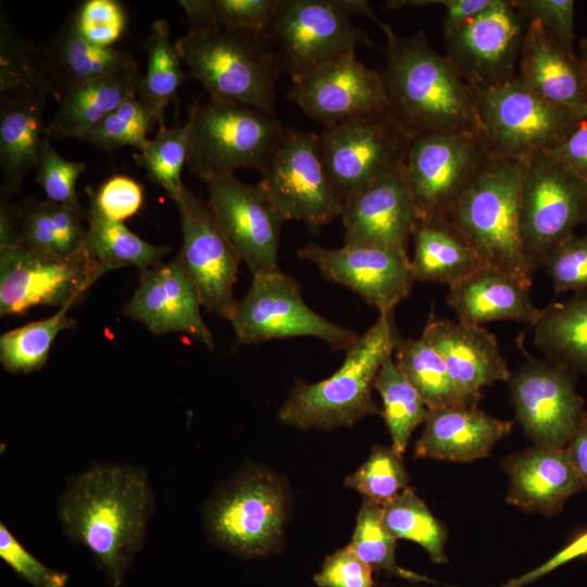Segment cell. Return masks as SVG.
I'll return each instance as SVG.
<instances>
[{"mask_svg": "<svg viewBox=\"0 0 587 587\" xmlns=\"http://www.w3.org/2000/svg\"><path fill=\"white\" fill-rule=\"evenodd\" d=\"M84 213L83 208L29 198L21 208L17 246L59 257L78 254L85 251Z\"/></svg>", "mask_w": 587, "mask_h": 587, "instance_id": "836d02e7", "label": "cell"}, {"mask_svg": "<svg viewBox=\"0 0 587 587\" xmlns=\"http://www.w3.org/2000/svg\"><path fill=\"white\" fill-rule=\"evenodd\" d=\"M280 0H180L190 26L266 33Z\"/></svg>", "mask_w": 587, "mask_h": 587, "instance_id": "60d3db41", "label": "cell"}, {"mask_svg": "<svg viewBox=\"0 0 587 587\" xmlns=\"http://www.w3.org/2000/svg\"><path fill=\"white\" fill-rule=\"evenodd\" d=\"M208 205L224 236L252 276L278 271L280 228L285 221L264 190L234 173L210 175Z\"/></svg>", "mask_w": 587, "mask_h": 587, "instance_id": "ac0fdd59", "label": "cell"}, {"mask_svg": "<svg viewBox=\"0 0 587 587\" xmlns=\"http://www.w3.org/2000/svg\"><path fill=\"white\" fill-rule=\"evenodd\" d=\"M351 16L347 0H280L267 35L291 82L359 45L376 47Z\"/></svg>", "mask_w": 587, "mask_h": 587, "instance_id": "7c38bea8", "label": "cell"}, {"mask_svg": "<svg viewBox=\"0 0 587 587\" xmlns=\"http://www.w3.org/2000/svg\"><path fill=\"white\" fill-rule=\"evenodd\" d=\"M319 137L326 173L342 203L402 168L412 141L388 109L322 127Z\"/></svg>", "mask_w": 587, "mask_h": 587, "instance_id": "30bf717a", "label": "cell"}, {"mask_svg": "<svg viewBox=\"0 0 587 587\" xmlns=\"http://www.w3.org/2000/svg\"><path fill=\"white\" fill-rule=\"evenodd\" d=\"M579 61L583 70L585 90L587 96V38H582L579 40Z\"/></svg>", "mask_w": 587, "mask_h": 587, "instance_id": "91938a15", "label": "cell"}, {"mask_svg": "<svg viewBox=\"0 0 587 587\" xmlns=\"http://www.w3.org/2000/svg\"><path fill=\"white\" fill-rule=\"evenodd\" d=\"M146 471L132 464H97L73 478L59 498L64 534L84 545L118 587L143 545L154 511Z\"/></svg>", "mask_w": 587, "mask_h": 587, "instance_id": "6da1fadb", "label": "cell"}, {"mask_svg": "<svg viewBox=\"0 0 587 587\" xmlns=\"http://www.w3.org/2000/svg\"><path fill=\"white\" fill-rule=\"evenodd\" d=\"M36 168V182L47 199L57 203L82 208L76 190L79 176L85 172L84 162L63 158L51 146L49 136L41 141Z\"/></svg>", "mask_w": 587, "mask_h": 587, "instance_id": "bcb514c9", "label": "cell"}, {"mask_svg": "<svg viewBox=\"0 0 587 587\" xmlns=\"http://www.w3.org/2000/svg\"><path fill=\"white\" fill-rule=\"evenodd\" d=\"M517 76L545 101L587 116V96L578 55L555 41L537 21L527 24Z\"/></svg>", "mask_w": 587, "mask_h": 587, "instance_id": "83f0119b", "label": "cell"}, {"mask_svg": "<svg viewBox=\"0 0 587 587\" xmlns=\"http://www.w3.org/2000/svg\"><path fill=\"white\" fill-rule=\"evenodd\" d=\"M584 227H585V234H587V214H586V218H585V222H584Z\"/></svg>", "mask_w": 587, "mask_h": 587, "instance_id": "94428289", "label": "cell"}, {"mask_svg": "<svg viewBox=\"0 0 587 587\" xmlns=\"http://www.w3.org/2000/svg\"><path fill=\"white\" fill-rule=\"evenodd\" d=\"M387 42L380 48V72L388 110L414 139L434 134L470 136L477 140L479 120L472 86L447 57L438 53L420 30L400 36L383 23Z\"/></svg>", "mask_w": 587, "mask_h": 587, "instance_id": "7a4b0ae2", "label": "cell"}, {"mask_svg": "<svg viewBox=\"0 0 587 587\" xmlns=\"http://www.w3.org/2000/svg\"><path fill=\"white\" fill-rule=\"evenodd\" d=\"M159 125L157 117L132 96L100 121L83 141L100 150L112 151L132 146L141 150L149 142L147 135Z\"/></svg>", "mask_w": 587, "mask_h": 587, "instance_id": "f6af8a7d", "label": "cell"}, {"mask_svg": "<svg viewBox=\"0 0 587 587\" xmlns=\"http://www.w3.org/2000/svg\"><path fill=\"white\" fill-rule=\"evenodd\" d=\"M297 254L326 279L354 291L379 313L394 311L416 282L408 252L391 248L363 243L325 248L308 242Z\"/></svg>", "mask_w": 587, "mask_h": 587, "instance_id": "44dd1931", "label": "cell"}, {"mask_svg": "<svg viewBox=\"0 0 587 587\" xmlns=\"http://www.w3.org/2000/svg\"><path fill=\"white\" fill-rule=\"evenodd\" d=\"M408 480L401 454L392 447L376 445L366 461L345 479L344 485L360 492L363 500L383 507L408 487Z\"/></svg>", "mask_w": 587, "mask_h": 587, "instance_id": "ee69618b", "label": "cell"}, {"mask_svg": "<svg viewBox=\"0 0 587 587\" xmlns=\"http://www.w3.org/2000/svg\"><path fill=\"white\" fill-rule=\"evenodd\" d=\"M52 91L43 67L28 64L0 67V165L2 191L20 192L35 167L46 136L43 111Z\"/></svg>", "mask_w": 587, "mask_h": 587, "instance_id": "ffe728a7", "label": "cell"}, {"mask_svg": "<svg viewBox=\"0 0 587 587\" xmlns=\"http://www.w3.org/2000/svg\"><path fill=\"white\" fill-rule=\"evenodd\" d=\"M147 53V72L139 83L137 99L165 126L166 107L176 101L183 83L190 76L182 68V58L171 40L170 26L165 20H155L143 43Z\"/></svg>", "mask_w": 587, "mask_h": 587, "instance_id": "d590c367", "label": "cell"}, {"mask_svg": "<svg viewBox=\"0 0 587 587\" xmlns=\"http://www.w3.org/2000/svg\"><path fill=\"white\" fill-rule=\"evenodd\" d=\"M88 200L108 217L124 222L134 216L142 207L143 188L126 175H113L105 179L97 190L86 188Z\"/></svg>", "mask_w": 587, "mask_h": 587, "instance_id": "681fc988", "label": "cell"}, {"mask_svg": "<svg viewBox=\"0 0 587 587\" xmlns=\"http://www.w3.org/2000/svg\"><path fill=\"white\" fill-rule=\"evenodd\" d=\"M140 80L138 71L123 72L62 92L46 135L82 140L126 99L137 96Z\"/></svg>", "mask_w": 587, "mask_h": 587, "instance_id": "4dcf8cb0", "label": "cell"}, {"mask_svg": "<svg viewBox=\"0 0 587 587\" xmlns=\"http://www.w3.org/2000/svg\"><path fill=\"white\" fill-rule=\"evenodd\" d=\"M541 266L555 294L587 291V234L567 238L545 258Z\"/></svg>", "mask_w": 587, "mask_h": 587, "instance_id": "7dc6e473", "label": "cell"}, {"mask_svg": "<svg viewBox=\"0 0 587 587\" xmlns=\"http://www.w3.org/2000/svg\"><path fill=\"white\" fill-rule=\"evenodd\" d=\"M421 337L439 353L455 386L474 404L484 387L510 379L497 337L479 325L432 317Z\"/></svg>", "mask_w": 587, "mask_h": 587, "instance_id": "d4e9b609", "label": "cell"}, {"mask_svg": "<svg viewBox=\"0 0 587 587\" xmlns=\"http://www.w3.org/2000/svg\"><path fill=\"white\" fill-rule=\"evenodd\" d=\"M485 159L474 137L434 134L412 139L403 174L419 220L444 218Z\"/></svg>", "mask_w": 587, "mask_h": 587, "instance_id": "d6986e66", "label": "cell"}, {"mask_svg": "<svg viewBox=\"0 0 587 587\" xmlns=\"http://www.w3.org/2000/svg\"><path fill=\"white\" fill-rule=\"evenodd\" d=\"M287 97L323 127L388 109L380 72L362 63L355 50L291 82Z\"/></svg>", "mask_w": 587, "mask_h": 587, "instance_id": "7402d4cb", "label": "cell"}, {"mask_svg": "<svg viewBox=\"0 0 587 587\" xmlns=\"http://www.w3.org/2000/svg\"><path fill=\"white\" fill-rule=\"evenodd\" d=\"M291 495L275 472L247 466L216 487L203 508L204 530L215 545L246 558L277 552L285 539Z\"/></svg>", "mask_w": 587, "mask_h": 587, "instance_id": "8992f818", "label": "cell"}, {"mask_svg": "<svg viewBox=\"0 0 587 587\" xmlns=\"http://www.w3.org/2000/svg\"><path fill=\"white\" fill-rule=\"evenodd\" d=\"M524 162L486 158L447 220L485 264L532 286L520 232V196Z\"/></svg>", "mask_w": 587, "mask_h": 587, "instance_id": "5b68a950", "label": "cell"}, {"mask_svg": "<svg viewBox=\"0 0 587 587\" xmlns=\"http://www.w3.org/2000/svg\"><path fill=\"white\" fill-rule=\"evenodd\" d=\"M348 546L372 570L385 571L412 582H433L398 565L395 558L396 538L384 525L382 507L371 501L363 500Z\"/></svg>", "mask_w": 587, "mask_h": 587, "instance_id": "7bdbcfd3", "label": "cell"}, {"mask_svg": "<svg viewBox=\"0 0 587 587\" xmlns=\"http://www.w3.org/2000/svg\"><path fill=\"white\" fill-rule=\"evenodd\" d=\"M587 183L548 151L524 161L520 196V232L523 254L534 273L545 258L584 225Z\"/></svg>", "mask_w": 587, "mask_h": 587, "instance_id": "9c48e42d", "label": "cell"}, {"mask_svg": "<svg viewBox=\"0 0 587 587\" xmlns=\"http://www.w3.org/2000/svg\"><path fill=\"white\" fill-rule=\"evenodd\" d=\"M479 120L477 142L488 159L525 161L562 143L586 116L551 104L517 76L495 87H472Z\"/></svg>", "mask_w": 587, "mask_h": 587, "instance_id": "52a82bcc", "label": "cell"}, {"mask_svg": "<svg viewBox=\"0 0 587 587\" xmlns=\"http://www.w3.org/2000/svg\"><path fill=\"white\" fill-rule=\"evenodd\" d=\"M509 477L507 501L547 516L562 511L565 501L587 488L565 449L530 448L502 461Z\"/></svg>", "mask_w": 587, "mask_h": 587, "instance_id": "4316f807", "label": "cell"}, {"mask_svg": "<svg viewBox=\"0 0 587 587\" xmlns=\"http://www.w3.org/2000/svg\"><path fill=\"white\" fill-rule=\"evenodd\" d=\"M170 198L177 209L183 234L178 255L199 292L201 304L208 312L229 321L237 303L234 287L241 260L208 203L186 186Z\"/></svg>", "mask_w": 587, "mask_h": 587, "instance_id": "e0dca14e", "label": "cell"}, {"mask_svg": "<svg viewBox=\"0 0 587 587\" xmlns=\"http://www.w3.org/2000/svg\"><path fill=\"white\" fill-rule=\"evenodd\" d=\"M187 166L201 179L249 168L261 173L286 127L275 112L209 98L189 110Z\"/></svg>", "mask_w": 587, "mask_h": 587, "instance_id": "ba28073f", "label": "cell"}, {"mask_svg": "<svg viewBox=\"0 0 587 587\" xmlns=\"http://www.w3.org/2000/svg\"><path fill=\"white\" fill-rule=\"evenodd\" d=\"M372 571L347 546L326 557L313 580L319 587H374Z\"/></svg>", "mask_w": 587, "mask_h": 587, "instance_id": "f5cc1de1", "label": "cell"}, {"mask_svg": "<svg viewBox=\"0 0 587 587\" xmlns=\"http://www.w3.org/2000/svg\"><path fill=\"white\" fill-rule=\"evenodd\" d=\"M0 558L33 587H64L67 576L55 572L38 561L9 530L0 523Z\"/></svg>", "mask_w": 587, "mask_h": 587, "instance_id": "816d5d0a", "label": "cell"}, {"mask_svg": "<svg viewBox=\"0 0 587 587\" xmlns=\"http://www.w3.org/2000/svg\"><path fill=\"white\" fill-rule=\"evenodd\" d=\"M565 450L576 472L587 485V411L585 410L578 425L569 440Z\"/></svg>", "mask_w": 587, "mask_h": 587, "instance_id": "6f0895ef", "label": "cell"}, {"mask_svg": "<svg viewBox=\"0 0 587 587\" xmlns=\"http://www.w3.org/2000/svg\"><path fill=\"white\" fill-rule=\"evenodd\" d=\"M114 266L86 251L59 257L21 246L0 249V315H20L38 305H74Z\"/></svg>", "mask_w": 587, "mask_h": 587, "instance_id": "5bb4252c", "label": "cell"}, {"mask_svg": "<svg viewBox=\"0 0 587 587\" xmlns=\"http://www.w3.org/2000/svg\"><path fill=\"white\" fill-rule=\"evenodd\" d=\"M412 239L415 280L451 286L486 265L469 241L445 218L419 220Z\"/></svg>", "mask_w": 587, "mask_h": 587, "instance_id": "1f68e13d", "label": "cell"}, {"mask_svg": "<svg viewBox=\"0 0 587 587\" xmlns=\"http://www.w3.org/2000/svg\"><path fill=\"white\" fill-rule=\"evenodd\" d=\"M530 327L546 359L577 376L587 374V291L541 309Z\"/></svg>", "mask_w": 587, "mask_h": 587, "instance_id": "d6a6232c", "label": "cell"}, {"mask_svg": "<svg viewBox=\"0 0 587 587\" xmlns=\"http://www.w3.org/2000/svg\"><path fill=\"white\" fill-rule=\"evenodd\" d=\"M374 387L383 400L382 416L391 437V447L402 454L414 429L424 423L427 407L392 357L383 363Z\"/></svg>", "mask_w": 587, "mask_h": 587, "instance_id": "74e56055", "label": "cell"}, {"mask_svg": "<svg viewBox=\"0 0 587 587\" xmlns=\"http://www.w3.org/2000/svg\"><path fill=\"white\" fill-rule=\"evenodd\" d=\"M21 208L9 203L3 197L0 205V249L18 245Z\"/></svg>", "mask_w": 587, "mask_h": 587, "instance_id": "680465c9", "label": "cell"}, {"mask_svg": "<svg viewBox=\"0 0 587 587\" xmlns=\"http://www.w3.org/2000/svg\"><path fill=\"white\" fill-rule=\"evenodd\" d=\"M392 359L427 409L475 405L455 386L439 353L422 337L400 336Z\"/></svg>", "mask_w": 587, "mask_h": 587, "instance_id": "8d00e7d4", "label": "cell"}, {"mask_svg": "<svg viewBox=\"0 0 587 587\" xmlns=\"http://www.w3.org/2000/svg\"><path fill=\"white\" fill-rule=\"evenodd\" d=\"M339 217L345 243L374 245L408 252L419 216L403 167L348 198Z\"/></svg>", "mask_w": 587, "mask_h": 587, "instance_id": "cb8c5ba5", "label": "cell"}, {"mask_svg": "<svg viewBox=\"0 0 587 587\" xmlns=\"http://www.w3.org/2000/svg\"><path fill=\"white\" fill-rule=\"evenodd\" d=\"M584 557H587V529L577 534L552 558H550L548 561H546L538 567L497 587H523L525 585L534 583L540 577L549 574L551 571L560 567L561 565L572 560Z\"/></svg>", "mask_w": 587, "mask_h": 587, "instance_id": "11a10c76", "label": "cell"}, {"mask_svg": "<svg viewBox=\"0 0 587 587\" xmlns=\"http://www.w3.org/2000/svg\"><path fill=\"white\" fill-rule=\"evenodd\" d=\"M229 321L242 345L315 337L334 350L347 351L359 338L355 332L313 311L303 300L299 283L279 270L252 276Z\"/></svg>", "mask_w": 587, "mask_h": 587, "instance_id": "8fae6325", "label": "cell"}, {"mask_svg": "<svg viewBox=\"0 0 587 587\" xmlns=\"http://www.w3.org/2000/svg\"><path fill=\"white\" fill-rule=\"evenodd\" d=\"M382 514L384 525L396 539L419 544L436 563L447 561V528L413 489L404 488L382 507Z\"/></svg>", "mask_w": 587, "mask_h": 587, "instance_id": "ab89813d", "label": "cell"}, {"mask_svg": "<svg viewBox=\"0 0 587 587\" xmlns=\"http://www.w3.org/2000/svg\"><path fill=\"white\" fill-rule=\"evenodd\" d=\"M513 424L475 405L460 404L427 409L424 429L414 455L450 462H472L489 454L508 436Z\"/></svg>", "mask_w": 587, "mask_h": 587, "instance_id": "484cf974", "label": "cell"}, {"mask_svg": "<svg viewBox=\"0 0 587 587\" xmlns=\"http://www.w3.org/2000/svg\"><path fill=\"white\" fill-rule=\"evenodd\" d=\"M529 287L491 265H484L449 286L447 303L459 322L479 325L515 321L532 326L541 313L530 299Z\"/></svg>", "mask_w": 587, "mask_h": 587, "instance_id": "f1b7e54d", "label": "cell"}, {"mask_svg": "<svg viewBox=\"0 0 587 587\" xmlns=\"http://www.w3.org/2000/svg\"><path fill=\"white\" fill-rule=\"evenodd\" d=\"M175 46L189 76L211 99L275 112L276 85L284 70L267 32L197 25Z\"/></svg>", "mask_w": 587, "mask_h": 587, "instance_id": "277c9868", "label": "cell"}, {"mask_svg": "<svg viewBox=\"0 0 587 587\" xmlns=\"http://www.w3.org/2000/svg\"><path fill=\"white\" fill-rule=\"evenodd\" d=\"M496 0H442L446 8L444 36L450 34L469 18L490 8Z\"/></svg>", "mask_w": 587, "mask_h": 587, "instance_id": "9f6ffc18", "label": "cell"}, {"mask_svg": "<svg viewBox=\"0 0 587 587\" xmlns=\"http://www.w3.org/2000/svg\"><path fill=\"white\" fill-rule=\"evenodd\" d=\"M72 305L59 309L53 315L11 329L0 337V363L12 374L32 373L47 363L51 346L64 329L76 322L68 316Z\"/></svg>", "mask_w": 587, "mask_h": 587, "instance_id": "f35d334b", "label": "cell"}, {"mask_svg": "<svg viewBox=\"0 0 587 587\" xmlns=\"http://www.w3.org/2000/svg\"><path fill=\"white\" fill-rule=\"evenodd\" d=\"M548 152L587 183V116L577 124L562 143Z\"/></svg>", "mask_w": 587, "mask_h": 587, "instance_id": "db71d44e", "label": "cell"}, {"mask_svg": "<svg viewBox=\"0 0 587 587\" xmlns=\"http://www.w3.org/2000/svg\"><path fill=\"white\" fill-rule=\"evenodd\" d=\"M189 154V127H159L154 138L149 139L145 148L134 154L150 180L166 190L168 197L177 193L185 186L182 172L187 165Z\"/></svg>", "mask_w": 587, "mask_h": 587, "instance_id": "b9f144b4", "label": "cell"}, {"mask_svg": "<svg viewBox=\"0 0 587 587\" xmlns=\"http://www.w3.org/2000/svg\"><path fill=\"white\" fill-rule=\"evenodd\" d=\"M43 70L52 95L114 74L138 71L129 52L93 45L83 38L70 17L42 50Z\"/></svg>", "mask_w": 587, "mask_h": 587, "instance_id": "f546056e", "label": "cell"}, {"mask_svg": "<svg viewBox=\"0 0 587 587\" xmlns=\"http://www.w3.org/2000/svg\"><path fill=\"white\" fill-rule=\"evenodd\" d=\"M201 307L199 292L177 255L141 273L123 313L155 335L184 333L213 350V335L201 316Z\"/></svg>", "mask_w": 587, "mask_h": 587, "instance_id": "603a6c76", "label": "cell"}, {"mask_svg": "<svg viewBox=\"0 0 587 587\" xmlns=\"http://www.w3.org/2000/svg\"><path fill=\"white\" fill-rule=\"evenodd\" d=\"M260 174V187L285 222L320 227L340 215L342 202L326 173L319 134L286 127Z\"/></svg>", "mask_w": 587, "mask_h": 587, "instance_id": "4fadbf2b", "label": "cell"}, {"mask_svg": "<svg viewBox=\"0 0 587 587\" xmlns=\"http://www.w3.org/2000/svg\"><path fill=\"white\" fill-rule=\"evenodd\" d=\"M527 22L537 21L561 46L575 52L573 0H514Z\"/></svg>", "mask_w": 587, "mask_h": 587, "instance_id": "f907efd6", "label": "cell"}, {"mask_svg": "<svg viewBox=\"0 0 587 587\" xmlns=\"http://www.w3.org/2000/svg\"><path fill=\"white\" fill-rule=\"evenodd\" d=\"M399 337L394 311L379 313L346 351L334 374L317 383L296 380L277 419L299 429L330 430L353 426L370 415H382L372 391L378 371L392 357Z\"/></svg>", "mask_w": 587, "mask_h": 587, "instance_id": "3957f363", "label": "cell"}, {"mask_svg": "<svg viewBox=\"0 0 587 587\" xmlns=\"http://www.w3.org/2000/svg\"><path fill=\"white\" fill-rule=\"evenodd\" d=\"M577 375L546 358H529L511 373L515 415L534 447L565 449L582 417L585 401Z\"/></svg>", "mask_w": 587, "mask_h": 587, "instance_id": "2e32d148", "label": "cell"}, {"mask_svg": "<svg viewBox=\"0 0 587 587\" xmlns=\"http://www.w3.org/2000/svg\"><path fill=\"white\" fill-rule=\"evenodd\" d=\"M84 250L92 259L115 268L133 265L141 273L161 263L168 246L150 243L133 233L124 222L105 216L89 200Z\"/></svg>", "mask_w": 587, "mask_h": 587, "instance_id": "e575fe53", "label": "cell"}, {"mask_svg": "<svg viewBox=\"0 0 587 587\" xmlns=\"http://www.w3.org/2000/svg\"><path fill=\"white\" fill-rule=\"evenodd\" d=\"M71 17L83 38L101 47H112L127 24L126 11L116 0L84 1Z\"/></svg>", "mask_w": 587, "mask_h": 587, "instance_id": "c3c4849f", "label": "cell"}, {"mask_svg": "<svg viewBox=\"0 0 587 587\" xmlns=\"http://www.w3.org/2000/svg\"><path fill=\"white\" fill-rule=\"evenodd\" d=\"M528 22L514 0H496L445 35L447 58L472 87H495L517 77Z\"/></svg>", "mask_w": 587, "mask_h": 587, "instance_id": "9a60e30c", "label": "cell"}]
</instances>
